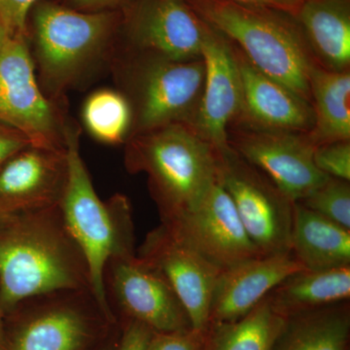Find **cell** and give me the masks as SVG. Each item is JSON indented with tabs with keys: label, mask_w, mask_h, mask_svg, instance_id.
<instances>
[{
	"label": "cell",
	"mask_w": 350,
	"mask_h": 350,
	"mask_svg": "<svg viewBox=\"0 0 350 350\" xmlns=\"http://www.w3.org/2000/svg\"><path fill=\"white\" fill-rule=\"evenodd\" d=\"M218 181L262 255L291 252L294 202L234 149L218 152Z\"/></svg>",
	"instance_id": "obj_8"
},
{
	"label": "cell",
	"mask_w": 350,
	"mask_h": 350,
	"mask_svg": "<svg viewBox=\"0 0 350 350\" xmlns=\"http://www.w3.org/2000/svg\"><path fill=\"white\" fill-rule=\"evenodd\" d=\"M155 332L142 322L130 320L126 326L118 350H148Z\"/></svg>",
	"instance_id": "obj_30"
},
{
	"label": "cell",
	"mask_w": 350,
	"mask_h": 350,
	"mask_svg": "<svg viewBox=\"0 0 350 350\" xmlns=\"http://www.w3.org/2000/svg\"><path fill=\"white\" fill-rule=\"evenodd\" d=\"M186 1L255 68L310 103V75L317 63L292 14L231 0Z\"/></svg>",
	"instance_id": "obj_4"
},
{
	"label": "cell",
	"mask_w": 350,
	"mask_h": 350,
	"mask_svg": "<svg viewBox=\"0 0 350 350\" xmlns=\"http://www.w3.org/2000/svg\"><path fill=\"white\" fill-rule=\"evenodd\" d=\"M29 145L31 142L22 133L0 122V165Z\"/></svg>",
	"instance_id": "obj_31"
},
{
	"label": "cell",
	"mask_w": 350,
	"mask_h": 350,
	"mask_svg": "<svg viewBox=\"0 0 350 350\" xmlns=\"http://www.w3.org/2000/svg\"><path fill=\"white\" fill-rule=\"evenodd\" d=\"M204 83L191 126L217 152L229 148L228 131L243 110V84L231 41L208 25L202 44Z\"/></svg>",
	"instance_id": "obj_14"
},
{
	"label": "cell",
	"mask_w": 350,
	"mask_h": 350,
	"mask_svg": "<svg viewBox=\"0 0 350 350\" xmlns=\"http://www.w3.org/2000/svg\"><path fill=\"white\" fill-rule=\"evenodd\" d=\"M349 303L335 304L287 319L273 350H347Z\"/></svg>",
	"instance_id": "obj_23"
},
{
	"label": "cell",
	"mask_w": 350,
	"mask_h": 350,
	"mask_svg": "<svg viewBox=\"0 0 350 350\" xmlns=\"http://www.w3.org/2000/svg\"><path fill=\"white\" fill-rule=\"evenodd\" d=\"M57 1L75 10L94 13L121 10L131 0H57Z\"/></svg>",
	"instance_id": "obj_32"
},
{
	"label": "cell",
	"mask_w": 350,
	"mask_h": 350,
	"mask_svg": "<svg viewBox=\"0 0 350 350\" xmlns=\"http://www.w3.org/2000/svg\"><path fill=\"white\" fill-rule=\"evenodd\" d=\"M36 308L17 326L7 350H83L92 338L87 304L90 290L59 292L34 298ZM96 301V300H94Z\"/></svg>",
	"instance_id": "obj_16"
},
{
	"label": "cell",
	"mask_w": 350,
	"mask_h": 350,
	"mask_svg": "<svg viewBox=\"0 0 350 350\" xmlns=\"http://www.w3.org/2000/svg\"><path fill=\"white\" fill-rule=\"evenodd\" d=\"M14 215H15V214L7 213L3 209L0 208V230L12 219Z\"/></svg>",
	"instance_id": "obj_35"
},
{
	"label": "cell",
	"mask_w": 350,
	"mask_h": 350,
	"mask_svg": "<svg viewBox=\"0 0 350 350\" xmlns=\"http://www.w3.org/2000/svg\"><path fill=\"white\" fill-rule=\"evenodd\" d=\"M291 252L308 271L350 267V230L294 202Z\"/></svg>",
	"instance_id": "obj_20"
},
{
	"label": "cell",
	"mask_w": 350,
	"mask_h": 350,
	"mask_svg": "<svg viewBox=\"0 0 350 350\" xmlns=\"http://www.w3.org/2000/svg\"><path fill=\"white\" fill-rule=\"evenodd\" d=\"M304 269L292 252L262 255L223 269L214 288L209 322L241 319L276 285Z\"/></svg>",
	"instance_id": "obj_18"
},
{
	"label": "cell",
	"mask_w": 350,
	"mask_h": 350,
	"mask_svg": "<svg viewBox=\"0 0 350 350\" xmlns=\"http://www.w3.org/2000/svg\"><path fill=\"white\" fill-rule=\"evenodd\" d=\"M206 338L207 329L155 333L148 350H204Z\"/></svg>",
	"instance_id": "obj_28"
},
{
	"label": "cell",
	"mask_w": 350,
	"mask_h": 350,
	"mask_svg": "<svg viewBox=\"0 0 350 350\" xmlns=\"http://www.w3.org/2000/svg\"><path fill=\"white\" fill-rule=\"evenodd\" d=\"M228 144L293 202L305 199L330 177L313 162L314 146L306 133L234 123L228 131Z\"/></svg>",
	"instance_id": "obj_10"
},
{
	"label": "cell",
	"mask_w": 350,
	"mask_h": 350,
	"mask_svg": "<svg viewBox=\"0 0 350 350\" xmlns=\"http://www.w3.org/2000/svg\"><path fill=\"white\" fill-rule=\"evenodd\" d=\"M301 202L306 208L350 230L349 181L328 177Z\"/></svg>",
	"instance_id": "obj_26"
},
{
	"label": "cell",
	"mask_w": 350,
	"mask_h": 350,
	"mask_svg": "<svg viewBox=\"0 0 350 350\" xmlns=\"http://www.w3.org/2000/svg\"><path fill=\"white\" fill-rule=\"evenodd\" d=\"M234 47L243 94V110L234 123L261 130L310 131L314 124L312 103L262 73Z\"/></svg>",
	"instance_id": "obj_17"
},
{
	"label": "cell",
	"mask_w": 350,
	"mask_h": 350,
	"mask_svg": "<svg viewBox=\"0 0 350 350\" xmlns=\"http://www.w3.org/2000/svg\"><path fill=\"white\" fill-rule=\"evenodd\" d=\"M0 122L32 146L66 148L64 105L48 98L39 84L27 34L0 31Z\"/></svg>",
	"instance_id": "obj_7"
},
{
	"label": "cell",
	"mask_w": 350,
	"mask_h": 350,
	"mask_svg": "<svg viewBox=\"0 0 350 350\" xmlns=\"http://www.w3.org/2000/svg\"><path fill=\"white\" fill-rule=\"evenodd\" d=\"M313 162L324 174L350 181V140L314 147Z\"/></svg>",
	"instance_id": "obj_27"
},
{
	"label": "cell",
	"mask_w": 350,
	"mask_h": 350,
	"mask_svg": "<svg viewBox=\"0 0 350 350\" xmlns=\"http://www.w3.org/2000/svg\"><path fill=\"white\" fill-rule=\"evenodd\" d=\"M4 315L0 306V350H7V338L5 328H4Z\"/></svg>",
	"instance_id": "obj_34"
},
{
	"label": "cell",
	"mask_w": 350,
	"mask_h": 350,
	"mask_svg": "<svg viewBox=\"0 0 350 350\" xmlns=\"http://www.w3.org/2000/svg\"><path fill=\"white\" fill-rule=\"evenodd\" d=\"M314 124L306 133L313 146L350 140V72L315 64L310 75Z\"/></svg>",
	"instance_id": "obj_22"
},
{
	"label": "cell",
	"mask_w": 350,
	"mask_h": 350,
	"mask_svg": "<svg viewBox=\"0 0 350 350\" xmlns=\"http://www.w3.org/2000/svg\"><path fill=\"white\" fill-rule=\"evenodd\" d=\"M68 175L66 148L29 145L0 165V208L19 214L59 206Z\"/></svg>",
	"instance_id": "obj_15"
},
{
	"label": "cell",
	"mask_w": 350,
	"mask_h": 350,
	"mask_svg": "<svg viewBox=\"0 0 350 350\" xmlns=\"http://www.w3.org/2000/svg\"><path fill=\"white\" fill-rule=\"evenodd\" d=\"M66 150L68 183L59 208L66 228L86 260L92 295L105 317L113 320L105 271L113 258L137 254L131 204L123 195L114 196L107 202L100 199L80 152L79 128L71 121L66 129Z\"/></svg>",
	"instance_id": "obj_3"
},
{
	"label": "cell",
	"mask_w": 350,
	"mask_h": 350,
	"mask_svg": "<svg viewBox=\"0 0 350 350\" xmlns=\"http://www.w3.org/2000/svg\"><path fill=\"white\" fill-rule=\"evenodd\" d=\"M121 11L81 12L57 0H38L27 17V36L39 84L64 105L66 92L116 50Z\"/></svg>",
	"instance_id": "obj_2"
},
{
	"label": "cell",
	"mask_w": 350,
	"mask_h": 350,
	"mask_svg": "<svg viewBox=\"0 0 350 350\" xmlns=\"http://www.w3.org/2000/svg\"><path fill=\"white\" fill-rule=\"evenodd\" d=\"M111 66L133 112L131 135L172 125H192L204 83L202 57L172 61L116 49Z\"/></svg>",
	"instance_id": "obj_6"
},
{
	"label": "cell",
	"mask_w": 350,
	"mask_h": 350,
	"mask_svg": "<svg viewBox=\"0 0 350 350\" xmlns=\"http://www.w3.org/2000/svg\"><path fill=\"white\" fill-rule=\"evenodd\" d=\"M161 223L222 271L262 255L218 180L192 211Z\"/></svg>",
	"instance_id": "obj_13"
},
{
	"label": "cell",
	"mask_w": 350,
	"mask_h": 350,
	"mask_svg": "<svg viewBox=\"0 0 350 350\" xmlns=\"http://www.w3.org/2000/svg\"><path fill=\"white\" fill-rule=\"evenodd\" d=\"M250 5L266 6L295 15L305 0H231Z\"/></svg>",
	"instance_id": "obj_33"
},
{
	"label": "cell",
	"mask_w": 350,
	"mask_h": 350,
	"mask_svg": "<svg viewBox=\"0 0 350 350\" xmlns=\"http://www.w3.org/2000/svg\"><path fill=\"white\" fill-rule=\"evenodd\" d=\"M137 256L167 280L187 312L191 327L206 330L222 269L161 223L148 232Z\"/></svg>",
	"instance_id": "obj_11"
},
{
	"label": "cell",
	"mask_w": 350,
	"mask_h": 350,
	"mask_svg": "<svg viewBox=\"0 0 350 350\" xmlns=\"http://www.w3.org/2000/svg\"><path fill=\"white\" fill-rule=\"evenodd\" d=\"M125 165L144 172L161 221L192 211L218 180V152L187 124L139 133L126 142Z\"/></svg>",
	"instance_id": "obj_5"
},
{
	"label": "cell",
	"mask_w": 350,
	"mask_h": 350,
	"mask_svg": "<svg viewBox=\"0 0 350 350\" xmlns=\"http://www.w3.org/2000/svg\"><path fill=\"white\" fill-rule=\"evenodd\" d=\"M285 319L350 298V267L298 271L276 285L267 296Z\"/></svg>",
	"instance_id": "obj_21"
},
{
	"label": "cell",
	"mask_w": 350,
	"mask_h": 350,
	"mask_svg": "<svg viewBox=\"0 0 350 350\" xmlns=\"http://www.w3.org/2000/svg\"><path fill=\"white\" fill-rule=\"evenodd\" d=\"M120 11L116 49L172 61L202 57L208 25L186 0H131Z\"/></svg>",
	"instance_id": "obj_9"
},
{
	"label": "cell",
	"mask_w": 350,
	"mask_h": 350,
	"mask_svg": "<svg viewBox=\"0 0 350 350\" xmlns=\"http://www.w3.org/2000/svg\"><path fill=\"white\" fill-rule=\"evenodd\" d=\"M90 290L86 260L59 206L15 214L0 230V306L8 315L25 301Z\"/></svg>",
	"instance_id": "obj_1"
},
{
	"label": "cell",
	"mask_w": 350,
	"mask_h": 350,
	"mask_svg": "<svg viewBox=\"0 0 350 350\" xmlns=\"http://www.w3.org/2000/svg\"><path fill=\"white\" fill-rule=\"evenodd\" d=\"M108 297L131 320L155 333L192 328L185 308L167 280L137 256L113 258L105 271Z\"/></svg>",
	"instance_id": "obj_12"
},
{
	"label": "cell",
	"mask_w": 350,
	"mask_h": 350,
	"mask_svg": "<svg viewBox=\"0 0 350 350\" xmlns=\"http://www.w3.org/2000/svg\"><path fill=\"white\" fill-rule=\"evenodd\" d=\"M294 17L320 66L349 70L350 0H305Z\"/></svg>",
	"instance_id": "obj_19"
},
{
	"label": "cell",
	"mask_w": 350,
	"mask_h": 350,
	"mask_svg": "<svg viewBox=\"0 0 350 350\" xmlns=\"http://www.w3.org/2000/svg\"><path fill=\"white\" fill-rule=\"evenodd\" d=\"M38 0H0V31L27 34V17Z\"/></svg>",
	"instance_id": "obj_29"
},
{
	"label": "cell",
	"mask_w": 350,
	"mask_h": 350,
	"mask_svg": "<svg viewBox=\"0 0 350 350\" xmlns=\"http://www.w3.org/2000/svg\"><path fill=\"white\" fill-rule=\"evenodd\" d=\"M82 120L87 131L101 144H126L130 138L133 112L119 90L100 89L90 94L83 105Z\"/></svg>",
	"instance_id": "obj_25"
},
{
	"label": "cell",
	"mask_w": 350,
	"mask_h": 350,
	"mask_svg": "<svg viewBox=\"0 0 350 350\" xmlns=\"http://www.w3.org/2000/svg\"><path fill=\"white\" fill-rule=\"evenodd\" d=\"M286 322L266 297L241 319L209 322L204 350H273Z\"/></svg>",
	"instance_id": "obj_24"
}]
</instances>
